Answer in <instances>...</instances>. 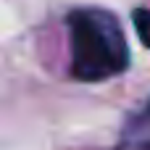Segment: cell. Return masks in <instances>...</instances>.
<instances>
[{"label": "cell", "instance_id": "cell-1", "mask_svg": "<svg viewBox=\"0 0 150 150\" xmlns=\"http://www.w3.org/2000/svg\"><path fill=\"white\" fill-rule=\"evenodd\" d=\"M71 74L82 82H100L121 74L129 63L127 37L113 13L82 8L69 16Z\"/></svg>", "mask_w": 150, "mask_h": 150}, {"label": "cell", "instance_id": "cell-2", "mask_svg": "<svg viewBox=\"0 0 150 150\" xmlns=\"http://www.w3.org/2000/svg\"><path fill=\"white\" fill-rule=\"evenodd\" d=\"M121 142H124L127 148L150 150V103L127 121L124 134H121Z\"/></svg>", "mask_w": 150, "mask_h": 150}, {"label": "cell", "instance_id": "cell-3", "mask_svg": "<svg viewBox=\"0 0 150 150\" xmlns=\"http://www.w3.org/2000/svg\"><path fill=\"white\" fill-rule=\"evenodd\" d=\"M134 29H137L142 45L150 47V11H145V8H137L134 11Z\"/></svg>", "mask_w": 150, "mask_h": 150}]
</instances>
